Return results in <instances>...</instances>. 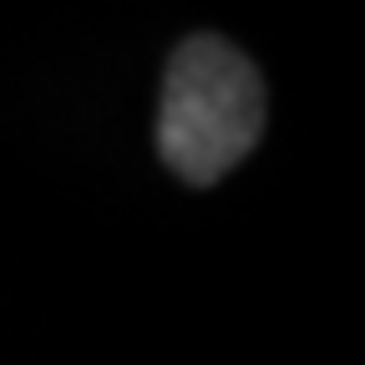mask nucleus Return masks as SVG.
<instances>
[{"label":"nucleus","instance_id":"f257e3e1","mask_svg":"<svg viewBox=\"0 0 365 365\" xmlns=\"http://www.w3.org/2000/svg\"><path fill=\"white\" fill-rule=\"evenodd\" d=\"M264 117V81L239 46L223 36H188L173 51L158 107V153L182 182L208 188L244 163Z\"/></svg>","mask_w":365,"mask_h":365}]
</instances>
